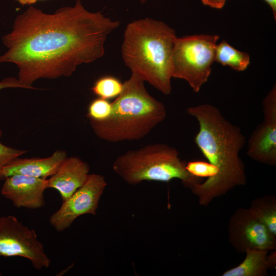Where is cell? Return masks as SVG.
<instances>
[{
  "mask_svg": "<svg viewBox=\"0 0 276 276\" xmlns=\"http://www.w3.org/2000/svg\"><path fill=\"white\" fill-rule=\"evenodd\" d=\"M120 24L88 11L81 0L52 14L30 6L2 37L8 50L0 63L15 64L19 81L36 89L32 84L39 79L70 77L78 66L101 58L108 36Z\"/></svg>",
  "mask_w": 276,
  "mask_h": 276,
  "instance_id": "obj_1",
  "label": "cell"
},
{
  "mask_svg": "<svg viewBox=\"0 0 276 276\" xmlns=\"http://www.w3.org/2000/svg\"><path fill=\"white\" fill-rule=\"evenodd\" d=\"M175 31L165 22L141 18L127 25L121 53L125 64L145 82L167 95L171 93Z\"/></svg>",
  "mask_w": 276,
  "mask_h": 276,
  "instance_id": "obj_3",
  "label": "cell"
},
{
  "mask_svg": "<svg viewBox=\"0 0 276 276\" xmlns=\"http://www.w3.org/2000/svg\"><path fill=\"white\" fill-rule=\"evenodd\" d=\"M19 3L22 5H31L36 3L38 1H45V0H13Z\"/></svg>",
  "mask_w": 276,
  "mask_h": 276,
  "instance_id": "obj_24",
  "label": "cell"
},
{
  "mask_svg": "<svg viewBox=\"0 0 276 276\" xmlns=\"http://www.w3.org/2000/svg\"><path fill=\"white\" fill-rule=\"evenodd\" d=\"M89 170L88 164L81 158L67 157L57 171L47 179V188L56 190L64 201L83 185Z\"/></svg>",
  "mask_w": 276,
  "mask_h": 276,
  "instance_id": "obj_12",
  "label": "cell"
},
{
  "mask_svg": "<svg viewBox=\"0 0 276 276\" xmlns=\"http://www.w3.org/2000/svg\"><path fill=\"white\" fill-rule=\"evenodd\" d=\"M229 242L239 252L248 249L272 251L276 249V237L258 219L249 208H240L228 223Z\"/></svg>",
  "mask_w": 276,
  "mask_h": 276,
  "instance_id": "obj_9",
  "label": "cell"
},
{
  "mask_svg": "<svg viewBox=\"0 0 276 276\" xmlns=\"http://www.w3.org/2000/svg\"><path fill=\"white\" fill-rule=\"evenodd\" d=\"M113 110L112 102L108 100L97 98L89 104L86 116L89 121L102 122L108 119Z\"/></svg>",
  "mask_w": 276,
  "mask_h": 276,
  "instance_id": "obj_18",
  "label": "cell"
},
{
  "mask_svg": "<svg viewBox=\"0 0 276 276\" xmlns=\"http://www.w3.org/2000/svg\"><path fill=\"white\" fill-rule=\"evenodd\" d=\"M264 119L251 134L247 154L253 160L271 166L276 165V87L274 85L263 102Z\"/></svg>",
  "mask_w": 276,
  "mask_h": 276,
  "instance_id": "obj_10",
  "label": "cell"
},
{
  "mask_svg": "<svg viewBox=\"0 0 276 276\" xmlns=\"http://www.w3.org/2000/svg\"><path fill=\"white\" fill-rule=\"evenodd\" d=\"M0 257L26 258L38 270L51 263L36 232L12 215L0 217Z\"/></svg>",
  "mask_w": 276,
  "mask_h": 276,
  "instance_id": "obj_7",
  "label": "cell"
},
{
  "mask_svg": "<svg viewBox=\"0 0 276 276\" xmlns=\"http://www.w3.org/2000/svg\"><path fill=\"white\" fill-rule=\"evenodd\" d=\"M269 251L248 249L244 260L238 266L223 273L222 276H266L270 269H275L276 253Z\"/></svg>",
  "mask_w": 276,
  "mask_h": 276,
  "instance_id": "obj_14",
  "label": "cell"
},
{
  "mask_svg": "<svg viewBox=\"0 0 276 276\" xmlns=\"http://www.w3.org/2000/svg\"><path fill=\"white\" fill-rule=\"evenodd\" d=\"M144 83L131 73L123 83L122 91L112 102L110 117L102 122L89 121L99 138L110 143L139 140L165 120V105L149 94Z\"/></svg>",
  "mask_w": 276,
  "mask_h": 276,
  "instance_id": "obj_4",
  "label": "cell"
},
{
  "mask_svg": "<svg viewBox=\"0 0 276 276\" xmlns=\"http://www.w3.org/2000/svg\"><path fill=\"white\" fill-rule=\"evenodd\" d=\"M1 188V194L17 208L38 209L45 205L44 192L47 179L23 175L7 177Z\"/></svg>",
  "mask_w": 276,
  "mask_h": 276,
  "instance_id": "obj_11",
  "label": "cell"
},
{
  "mask_svg": "<svg viewBox=\"0 0 276 276\" xmlns=\"http://www.w3.org/2000/svg\"><path fill=\"white\" fill-rule=\"evenodd\" d=\"M148 0H140V2L142 4L146 3Z\"/></svg>",
  "mask_w": 276,
  "mask_h": 276,
  "instance_id": "obj_25",
  "label": "cell"
},
{
  "mask_svg": "<svg viewBox=\"0 0 276 276\" xmlns=\"http://www.w3.org/2000/svg\"><path fill=\"white\" fill-rule=\"evenodd\" d=\"M227 0H201L204 5L209 6L212 8L222 9Z\"/></svg>",
  "mask_w": 276,
  "mask_h": 276,
  "instance_id": "obj_22",
  "label": "cell"
},
{
  "mask_svg": "<svg viewBox=\"0 0 276 276\" xmlns=\"http://www.w3.org/2000/svg\"><path fill=\"white\" fill-rule=\"evenodd\" d=\"M67 157L66 152L61 150H57L50 156L45 158H21L18 157L4 167L3 175L4 179L16 174L47 179L57 171Z\"/></svg>",
  "mask_w": 276,
  "mask_h": 276,
  "instance_id": "obj_13",
  "label": "cell"
},
{
  "mask_svg": "<svg viewBox=\"0 0 276 276\" xmlns=\"http://www.w3.org/2000/svg\"><path fill=\"white\" fill-rule=\"evenodd\" d=\"M250 210L258 219L276 237V198L274 195L257 198L251 201Z\"/></svg>",
  "mask_w": 276,
  "mask_h": 276,
  "instance_id": "obj_15",
  "label": "cell"
},
{
  "mask_svg": "<svg viewBox=\"0 0 276 276\" xmlns=\"http://www.w3.org/2000/svg\"><path fill=\"white\" fill-rule=\"evenodd\" d=\"M3 131L0 129V180H4L3 170L14 159L27 152V150L13 148L4 145L1 141Z\"/></svg>",
  "mask_w": 276,
  "mask_h": 276,
  "instance_id": "obj_20",
  "label": "cell"
},
{
  "mask_svg": "<svg viewBox=\"0 0 276 276\" xmlns=\"http://www.w3.org/2000/svg\"><path fill=\"white\" fill-rule=\"evenodd\" d=\"M186 163L176 149L156 143L121 154L114 160L112 167L114 173L129 185L179 179L185 187L190 189L201 182L202 178L189 173L186 169Z\"/></svg>",
  "mask_w": 276,
  "mask_h": 276,
  "instance_id": "obj_5",
  "label": "cell"
},
{
  "mask_svg": "<svg viewBox=\"0 0 276 276\" xmlns=\"http://www.w3.org/2000/svg\"><path fill=\"white\" fill-rule=\"evenodd\" d=\"M218 35L177 37L172 54V78L185 80L198 93L210 77L215 61Z\"/></svg>",
  "mask_w": 276,
  "mask_h": 276,
  "instance_id": "obj_6",
  "label": "cell"
},
{
  "mask_svg": "<svg viewBox=\"0 0 276 276\" xmlns=\"http://www.w3.org/2000/svg\"><path fill=\"white\" fill-rule=\"evenodd\" d=\"M106 186L102 175L89 174L83 185L63 201L60 208L51 216V225L56 231L61 232L68 228L80 216L96 215Z\"/></svg>",
  "mask_w": 276,
  "mask_h": 276,
  "instance_id": "obj_8",
  "label": "cell"
},
{
  "mask_svg": "<svg viewBox=\"0 0 276 276\" xmlns=\"http://www.w3.org/2000/svg\"><path fill=\"white\" fill-rule=\"evenodd\" d=\"M270 7L274 19H276V0H264Z\"/></svg>",
  "mask_w": 276,
  "mask_h": 276,
  "instance_id": "obj_23",
  "label": "cell"
},
{
  "mask_svg": "<svg viewBox=\"0 0 276 276\" xmlns=\"http://www.w3.org/2000/svg\"><path fill=\"white\" fill-rule=\"evenodd\" d=\"M187 111L199 124L195 143L209 163L217 169L215 175L189 189L200 205L207 206L235 187L246 184L245 167L239 156L245 139L240 128L213 105L191 106Z\"/></svg>",
  "mask_w": 276,
  "mask_h": 276,
  "instance_id": "obj_2",
  "label": "cell"
},
{
  "mask_svg": "<svg viewBox=\"0 0 276 276\" xmlns=\"http://www.w3.org/2000/svg\"><path fill=\"white\" fill-rule=\"evenodd\" d=\"M215 61L223 66L241 72L246 70L250 63V56L246 52L240 51L223 40L217 44Z\"/></svg>",
  "mask_w": 276,
  "mask_h": 276,
  "instance_id": "obj_16",
  "label": "cell"
},
{
  "mask_svg": "<svg viewBox=\"0 0 276 276\" xmlns=\"http://www.w3.org/2000/svg\"><path fill=\"white\" fill-rule=\"evenodd\" d=\"M186 169L191 175L200 177H211L215 175L217 169L209 162L192 161L186 163Z\"/></svg>",
  "mask_w": 276,
  "mask_h": 276,
  "instance_id": "obj_19",
  "label": "cell"
},
{
  "mask_svg": "<svg viewBox=\"0 0 276 276\" xmlns=\"http://www.w3.org/2000/svg\"><path fill=\"white\" fill-rule=\"evenodd\" d=\"M6 88H28L21 84L17 78L9 77L3 79L0 81V90Z\"/></svg>",
  "mask_w": 276,
  "mask_h": 276,
  "instance_id": "obj_21",
  "label": "cell"
},
{
  "mask_svg": "<svg viewBox=\"0 0 276 276\" xmlns=\"http://www.w3.org/2000/svg\"><path fill=\"white\" fill-rule=\"evenodd\" d=\"M123 88V83L118 79L106 76L100 78L95 82L91 90L98 97L109 100L119 96Z\"/></svg>",
  "mask_w": 276,
  "mask_h": 276,
  "instance_id": "obj_17",
  "label": "cell"
}]
</instances>
